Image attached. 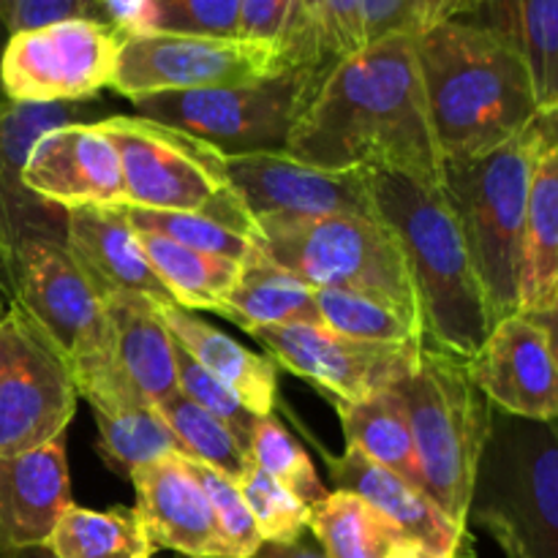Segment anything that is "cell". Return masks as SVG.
<instances>
[{"label":"cell","instance_id":"obj_1","mask_svg":"<svg viewBox=\"0 0 558 558\" xmlns=\"http://www.w3.org/2000/svg\"><path fill=\"white\" fill-rule=\"evenodd\" d=\"M287 156L330 172L392 169L441 185L414 33L379 38L327 71L289 136Z\"/></svg>","mask_w":558,"mask_h":558},{"label":"cell","instance_id":"obj_2","mask_svg":"<svg viewBox=\"0 0 558 558\" xmlns=\"http://www.w3.org/2000/svg\"><path fill=\"white\" fill-rule=\"evenodd\" d=\"M414 49L445 161L485 156L537 120L526 60L501 33L452 20L414 33Z\"/></svg>","mask_w":558,"mask_h":558},{"label":"cell","instance_id":"obj_3","mask_svg":"<svg viewBox=\"0 0 558 558\" xmlns=\"http://www.w3.org/2000/svg\"><path fill=\"white\" fill-rule=\"evenodd\" d=\"M368 185L407 256L425 343L472 360L496 322L445 191L392 169L368 172Z\"/></svg>","mask_w":558,"mask_h":558},{"label":"cell","instance_id":"obj_4","mask_svg":"<svg viewBox=\"0 0 558 558\" xmlns=\"http://www.w3.org/2000/svg\"><path fill=\"white\" fill-rule=\"evenodd\" d=\"M537 153L539 136L532 123L485 156L441 163V191L494 322L521 314L526 202Z\"/></svg>","mask_w":558,"mask_h":558},{"label":"cell","instance_id":"obj_5","mask_svg":"<svg viewBox=\"0 0 558 558\" xmlns=\"http://www.w3.org/2000/svg\"><path fill=\"white\" fill-rule=\"evenodd\" d=\"M466 523L485 529L507 558H558V420L490 407Z\"/></svg>","mask_w":558,"mask_h":558},{"label":"cell","instance_id":"obj_6","mask_svg":"<svg viewBox=\"0 0 558 558\" xmlns=\"http://www.w3.org/2000/svg\"><path fill=\"white\" fill-rule=\"evenodd\" d=\"M0 283L11 294V303L22 305L63 354L76 392L93 412L145 407L120 385L104 303L71 259L65 243L41 240L22 245L5 265Z\"/></svg>","mask_w":558,"mask_h":558},{"label":"cell","instance_id":"obj_7","mask_svg":"<svg viewBox=\"0 0 558 558\" xmlns=\"http://www.w3.org/2000/svg\"><path fill=\"white\" fill-rule=\"evenodd\" d=\"M396 392L407 407L425 496L469 529V501L490 420V401L469 376V360L423 343L417 368Z\"/></svg>","mask_w":558,"mask_h":558},{"label":"cell","instance_id":"obj_8","mask_svg":"<svg viewBox=\"0 0 558 558\" xmlns=\"http://www.w3.org/2000/svg\"><path fill=\"white\" fill-rule=\"evenodd\" d=\"M96 125L118 150L123 205L202 213L256 243L259 227L229 183L216 147L140 114H107Z\"/></svg>","mask_w":558,"mask_h":558},{"label":"cell","instance_id":"obj_9","mask_svg":"<svg viewBox=\"0 0 558 558\" xmlns=\"http://www.w3.org/2000/svg\"><path fill=\"white\" fill-rule=\"evenodd\" d=\"M332 65H292L248 85L150 93L131 98V104L140 118L196 136L221 156L287 153L294 125Z\"/></svg>","mask_w":558,"mask_h":558},{"label":"cell","instance_id":"obj_10","mask_svg":"<svg viewBox=\"0 0 558 558\" xmlns=\"http://www.w3.org/2000/svg\"><path fill=\"white\" fill-rule=\"evenodd\" d=\"M256 227V248L308 287L374 294L423 322L407 256L381 218H262Z\"/></svg>","mask_w":558,"mask_h":558},{"label":"cell","instance_id":"obj_11","mask_svg":"<svg viewBox=\"0 0 558 558\" xmlns=\"http://www.w3.org/2000/svg\"><path fill=\"white\" fill-rule=\"evenodd\" d=\"M63 354L22 305L0 319V456H22L63 439L76 412Z\"/></svg>","mask_w":558,"mask_h":558},{"label":"cell","instance_id":"obj_12","mask_svg":"<svg viewBox=\"0 0 558 558\" xmlns=\"http://www.w3.org/2000/svg\"><path fill=\"white\" fill-rule=\"evenodd\" d=\"M120 41L85 16L11 33L0 52V93L14 104L87 101L112 85Z\"/></svg>","mask_w":558,"mask_h":558},{"label":"cell","instance_id":"obj_13","mask_svg":"<svg viewBox=\"0 0 558 558\" xmlns=\"http://www.w3.org/2000/svg\"><path fill=\"white\" fill-rule=\"evenodd\" d=\"M289 69L270 44L245 38L185 36V33H136L118 49L112 90L136 98L150 93L234 87Z\"/></svg>","mask_w":558,"mask_h":558},{"label":"cell","instance_id":"obj_14","mask_svg":"<svg viewBox=\"0 0 558 558\" xmlns=\"http://www.w3.org/2000/svg\"><path fill=\"white\" fill-rule=\"evenodd\" d=\"M289 374L330 392L332 401L357 403L392 390L417 368L423 343H371L343 338L325 325L248 330Z\"/></svg>","mask_w":558,"mask_h":558},{"label":"cell","instance_id":"obj_15","mask_svg":"<svg viewBox=\"0 0 558 558\" xmlns=\"http://www.w3.org/2000/svg\"><path fill=\"white\" fill-rule=\"evenodd\" d=\"M96 101L14 104L0 96V276L27 243H65V210L25 185L27 156L47 131L69 123H98Z\"/></svg>","mask_w":558,"mask_h":558},{"label":"cell","instance_id":"obj_16","mask_svg":"<svg viewBox=\"0 0 558 558\" xmlns=\"http://www.w3.org/2000/svg\"><path fill=\"white\" fill-rule=\"evenodd\" d=\"M227 178L254 221H314L330 216L379 218L368 172H330L294 161L287 153L223 156Z\"/></svg>","mask_w":558,"mask_h":558},{"label":"cell","instance_id":"obj_17","mask_svg":"<svg viewBox=\"0 0 558 558\" xmlns=\"http://www.w3.org/2000/svg\"><path fill=\"white\" fill-rule=\"evenodd\" d=\"M469 376L499 412L558 420V360L543 327L526 314L496 322L469 360Z\"/></svg>","mask_w":558,"mask_h":558},{"label":"cell","instance_id":"obj_18","mask_svg":"<svg viewBox=\"0 0 558 558\" xmlns=\"http://www.w3.org/2000/svg\"><path fill=\"white\" fill-rule=\"evenodd\" d=\"M22 180L33 194L63 210L125 202L118 150L96 123H69L38 136Z\"/></svg>","mask_w":558,"mask_h":558},{"label":"cell","instance_id":"obj_19","mask_svg":"<svg viewBox=\"0 0 558 558\" xmlns=\"http://www.w3.org/2000/svg\"><path fill=\"white\" fill-rule=\"evenodd\" d=\"M136 518L156 550L189 558H229L216 512L196 480L191 461L167 456L131 474Z\"/></svg>","mask_w":558,"mask_h":558},{"label":"cell","instance_id":"obj_20","mask_svg":"<svg viewBox=\"0 0 558 558\" xmlns=\"http://www.w3.org/2000/svg\"><path fill=\"white\" fill-rule=\"evenodd\" d=\"M336 490L360 496L401 529L409 543H417L439 558H474V537L466 526L445 515L428 496L398 474L376 466L363 452L347 447L343 456H325Z\"/></svg>","mask_w":558,"mask_h":558},{"label":"cell","instance_id":"obj_21","mask_svg":"<svg viewBox=\"0 0 558 558\" xmlns=\"http://www.w3.org/2000/svg\"><path fill=\"white\" fill-rule=\"evenodd\" d=\"M65 248L96 294H140L156 305L174 303L142 251L136 232L114 207H74L65 210Z\"/></svg>","mask_w":558,"mask_h":558},{"label":"cell","instance_id":"obj_22","mask_svg":"<svg viewBox=\"0 0 558 558\" xmlns=\"http://www.w3.org/2000/svg\"><path fill=\"white\" fill-rule=\"evenodd\" d=\"M71 501L63 439L0 456V554L47 545Z\"/></svg>","mask_w":558,"mask_h":558},{"label":"cell","instance_id":"obj_23","mask_svg":"<svg viewBox=\"0 0 558 558\" xmlns=\"http://www.w3.org/2000/svg\"><path fill=\"white\" fill-rule=\"evenodd\" d=\"M104 314L112 332L114 371L129 396L145 407L178 396L174 338L163 327L156 303L140 294H118L104 300Z\"/></svg>","mask_w":558,"mask_h":558},{"label":"cell","instance_id":"obj_24","mask_svg":"<svg viewBox=\"0 0 558 558\" xmlns=\"http://www.w3.org/2000/svg\"><path fill=\"white\" fill-rule=\"evenodd\" d=\"M169 336L221 385H227L245 409L259 417H270L276 409L278 363L265 354H256L234 341L229 332L207 325L194 311L178 303L156 305Z\"/></svg>","mask_w":558,"mask_h":558},{"label":"cell","instance_id":"obj_25","mask_svg":"<svg viewBox=\"0 0 558 558\" xmlns=\"http://www.w3.org/2000/svg\"><path fill=\"white\" fill-rule=\"evenodd\" d=\"M558 289V147L539 142L526 202L521 314L545 311Z\"/></svg>","mask_w":558,"mask_h":558},{"label":"cell","instance_id":"obj_26","mask_svg":"<svg viewBox=\"0 0 558 558\" xmlns=\"http://www.w3.org/2000/svg\"><path fill=\"white\" fill-rule=\"evenodd\" d=\"M218 314L238 322L245 332L256 327L322 325L316 289L272 265L262 251L245 262L240 281L229 289Z\"/></svg>","mask_w":558,"mask_h":558},{"label":"cell","instance_id":"obj_27","mask_svg":"<svg viewBox=\"0 0 558 558\" xmlns=\"http://www.w3.org/2000/svg\"><path fill=\"white\" fill-rule=\"evenodd\" d=\"M338 420H341L347 447L363 452L368 461L423 490L417 452H414L412 430H409L407 407L401 396L392 390H381L376 396L357 403L336 401ZM425 494V490H423Z\"/></svg>","mask_w":558,"mask_h":558},{"label":"cell","instance_id":"obj_28","mask_svg":"<svg viewBox=\"0 0 558 558\" xmlns=\"http://www.w3.org/2000/svg\"><path fill=\"white\" fill-rule=\"evenodd\" d=\"M474 25L501 33L521 49L539 112L558 104V0H494Z\"/></svg>","mask_w":558,"mask_h":558},{"label":"cell","instance_id":"obj_29","mask_svg":"<svg viewBox=\"0 0 558 558\" xmlns=\"http://www.w3.org/2000/svg\"><path fill=\"white\" fill-rule=\"evenodd\" d=\"M136 240H140L150 267L174 298V303L189 311L202 308L218 314L223 298L240 281V272H243L240 262L194 251L189 245L163 238V234L136 232Z\"/></svg>","mask_w":558,"mask_h":558},{"label":"cell","instance_id":"obj_30","mask_svg":"<svg viewBox=\"0 0 558 558\" xmlns=\"http://www.w3.org/2000/svg\"><path fill=\"white\" fill-rule=\"evenodd\" d=\"M308 532L327 558H387L407 537L376 507L347 490H330L311 507Z\"/></svg>","mask_w":558,"mask_h":558},{"label":"cell","instance_id":"obj_31","mask_svg":"<svg viewBox=\"0 0 558 558\" xmlns=\"http://www.w3.org/2000/svg\"><path fill=\"white\" fill-rule=\"evenodd\" d=\"M49 550L58 558H156L134 510H85L71 505L60 515Z\"/></svg>","mask_w":558,"mask_h":558},{"label":"cell","instance_id":"obj_32","mask_svg":"<svg viewBox=\"0 0 558 558\" xmlns=\"http://www.w3.org/2000/svg\"><path fill=\"white\" fill-rule=\"evenodd\" d=\"M322 325L343 338L371 343H425L423 322L398 305L347 289H316Z\"/></svg>","mask_w":558,"mask_h":558},{"label":"cell","instance_id":"obj_33","mask_svg":"<svg viewBox=\"0 0 558 558\" xmlns=\"http://www.w3.org/2000/svg\"><path fill=\"white\" fill-rule=\"evenodd\" d=\"M104 461L114 474L129 477L142 466L180 456V445L156 407H129L120 412H93Z\"/></svg>","mask_w":558,"mask_h":558},{"label":"cell","instance_id":"obj_34","mask_svg":"<svg viewBox=\"0 0 558 558\" xmlns=\"http://www.w3.org/2000/svg\"><path fill=\"white\" fill-rule=\"evenodd\" d=\"M156 409L178 439L180 456L189 461L216 469L229 480H238L254 463L251 452L240 445L238 436L221 420H216L180 392L158 403Z\"/></svg>","mask_w":558,"mask_h":558},{"label":"cell","instance_id":"obj_35","mask_svg":"<svg viewBox=\"0 0 558 558\" xmlns=\"http://www.w3.org/2000/svg\"><path fill=\"white\" fill-rule=\"evenodd\" d=\"M114 210L123 216L134 232H156L163 238L174 240L180 245H189L194 251H205V254L227 256V259L245 262L254 259L259 254L254 240L243 238V234L232 232L223 223L213 221V218L202 216V213H169V210H142V207L120 205Z\"/></svg>","mask_w":558,"mask_h":558},{"label":"cell","instance_id":"obj_36","mask_svg":"<svg viewBox=\"0 0 558 558\" xmlns=\"http://www.w3.org/2000/svg\"><path fill=\"white\" fill-rule=\"evenodd\" d=\"M251 461L270 474L278 485L298 496L303 505L314 507L330 496V488L319 480L308 452L294 441V436L276 417H259L248 439Z\"/></svg>","mask_w":558,"mask_h":558},{"label":"cell","instance_id":"obj_37","mask_svg":"<svg viewBox=\"0 0 558 558\" xmlns=\"http://www.w3.org/2000/svg\"><path fill=\"white\" fill-rule=\"evenodd\" d=\"M234 485H238L240 496H243L245 507H248L251 518H254L262 543L287 545L305 537L311 507L303 505L294 494H289L283 485H278L256 463H251L234 480Z\"/></svg>","mask_w":558,"mask_h":558},{"label":"cell","instance_id":"obj_38","mask_svg":"<svg viewBox=\"0 0 558 558\" xmlns=\"http://www.w3.org/2000/svg\"><path fill=\"white\" fill-rule=\"evenodd\" d=\"M174 365H178V390L180 396H185L189 401H194L196 407L210 412L213 417L221 420L234 436H238L240 445L248 450L251 430H254L259 414H254L251 409H245V403L229 390L227 385L216 379L213 374H207L178 341H174Z\"/></svg>","mask_w":558,"mask_h":558},{"label":"cell","instance_id":"obj_39","mask_svg":"<svg viewBox=\"0 0 558 558\" xmlns=\"http://www.w3.org/2000/svg\"><path fill=\"white\" fill-rule=\"evenodd\" d=\"M196 480H199L202 490H205L207 501H210L213 512H216L218 529H221V537L227 543L229 558H251L256 550L262 548V537L256 532V523L251 518L248 507H245L243 496H240L234 480H229L227 474L216 472L210 466H202V463L191 461Z\"/></svg>","mask_w":558,"mask_h":558},{"label":"cell","instance_id":"obj_40","mask_svg":"<svg viewBox=\"0 0 558 558\" xmlns=\"http://www.w3.org/2000/svg\"><path fill=\"white\" fill-rule=\"evenodd\" d=\"M240 0H150V31L238 38Z\"/></svg>","mask_w":558,"mask_h":558},{"label":"cell","instance_id":"obj_41","mask_svg":"<svg viewBox=\"0 0 558 558\" xmlns=\"http://www.w3.org/2000/svg\"><path fill=\"white\" fill-rule=\"evenodd\" d=\"M330 0H294L281 58L287 65H332L325 52V14Z\"/></svg>","mask_w":558,"mask_h":558},{"label":"cell","instance_id":"obj_42","mask_svg":"<svg viewBox=\"0 0 558 558\" xmlns=\"http://www.w3.org/2000/svg\"><path fill=\"white\" fill-rule=\"evenodd\" d=\"M368 47L363 0H330L325 14V52L332 63Z\"/></svg>","mask_w":558,"mask_h":558},{"label":"cell","instance_id":"obj_43","mask_svg":"<svg viewBox=\"0 0 558 558\" xmlns=\"http://www.w3.org/2000/svg\"><path fill=\"white\" fill-rule=\"evenodd\" d=\"M294 0H240L238 38L270 44L281 52ZM292 69V65H289Z\"/></svg>","mask_w":558,"mask_h":558},{"label":"cell","instance_id":"obj_44","mask_svg":"<svg viewBox=\"0 0 558 558\" xmlns=\"http://www.w3.org/2000/svg\"><path fill=\"white\" fill-rule=\"evenodd\" d=\"M71 16H85L82 0H0V20L9 36Z\"/></svg>","mask_w":558,"mask_h":558},{"label":"cell","instance_id":"obj_45","mask_svg":"<svg viewBox=\"0 0 558 558\" xmlns=\"http://www.w3.org/2000/svg\"><path fill=\"white\" fill-rule=\"evenodd\" d=\"M368 44L398 33H417V0H363Z\"/></svg>","mask_w":558,"mask_h":558},{"label":"cell","instance_id":"obj_46","mask_svg":"<svg viewBox=\"0 0 558 558\" xmlns=\"http://www.w3.org/2000/svg\"><path fill=\"white\" fill-rule=\"evenodd\" d=\"M494 0H417V33L441 22H474Z\"/></svg>","mask_w":558,"mask_h":558},{"label":"cell","instance_id":"obj_47","mask_svg":"<svg viewBox=\"0 0 558 558\" xmlns=\"http://www.w3.org/2000/svg\"><path fill=\"white\" fill-rule=\"evenodd\" d=\"M251 558H327V554L319 548V543H305V537H300L287 545L265 543Z\"/></svg>","mask_w":558,"mask_h":558},{"label":"cell","instance_id":"obj_48","mask_svg":"<svg viewBox=\"0 0 558 558\" xmlns=\"http://www.w3.org/2000/svg\"><path fill=\"white\" fill-rule=\"evenodd\" d=\"M526 316H532V319L543 327L545 336H548V341H550V349H554V354L558 360V289H556V294H554V300H550L548 308L537 311V314H526Z\"/></svg>","mask_w":558,"mask_h":558},{"label":"cell","instance_id":"obj_49","mask_svg":"<svg viewBox=\"0 0 558 558\" xmlns=\"http://www.w3.org/2000/svg\"><path fill=\"white\" fill-rule=\"evenodd\" d=\"M534 129H537L539 142L545 147H558V104L548 112H539L534 120Z\"/></svg>","mask_w":558,"mask_h":558},{"label":"cell","instance_id":"obj_50","mask_svg":"<svg viewBox=\"0 0 558 558\" xmlns=\"http://www.w3.org/2000/svg\"><path fill=\"white\" fill-rule=\"evenodd\" d=\"M387 558H439V556L428 554V550H425V548H420L417 543H409V539H407V543H401V545H398V548L392 550V554L387 556Z\"/></svg>","mask_w":558,"mask_h":558},{"label":"cell","instance_id":"obj_51","mask_svg":"<svg viewBox=\"0 0 558 558\" xmlns=\"http://www.w3.org/2000/svg\"><path fill=\"white\" fill-rule=\"evenodd\" d=\"M0 558H58L49 550V545H36V548H22V550H5Z\"/></svg>","mask_w":558,"mask_h":558},{"label":"cell","instance_id":"obj_52","mask_svg":"<svg viewBox=\"0 0 558 558\" xmlns=\"http://www.w3.org/2000/svg\"><path fill=\"white\" fill-rule=\"evenodd\" d=\"M82 9H85V20L98 22V9H101V0H82Z\"/></svg>","mask_w":558,"mask_h":558},{"label":"cell","instance_id":"obj_53","mask_svg":"<svg viewBox=\"0 0 558 558\" xmlns=\"http://www.w3.org/2000/svg\"><path fill=\"white\" fill-rule=\"evenodd\" d=\"M9 303L11 300H5V289H3V283H0V319H3L5 311H9Z\"/></svg>","mask_w":558,"mask_h":558},{"label":"cell","instance_id":"obj_54","mask_svg":"<svg viewBox=\"0 0 558 558\" xmlns=\"http://www.w3.org/2000/svg\"><path fill=\"white\" fill-rule=\"evenodd\" d=\"M5 41H9V33H5V25H3V20H0V52H3Z\"/></svg>","mask_w":558,"mask_h":558},{"label":"cell","instance_id":"obj_55","mask_svg":"<svg viewBox=\"0 0 558 558\" xmlns=\"http://www.w3.org/2000/svg\"><path fill=\"white\" fill-rule=\"evenodd\" d=\"M172 558H189V556H172Z\"/></svg>","mask_w":558,"mask_h":558},{"label":"cell","instance_id":"obj_56","mask_svg":"<svg viewBox=\"0 0 558 558\" xmlns=\"http://www.w3.org/2000/svg\"><path fill=\"white\" fill-rule=\"evenodd\" d=\"M0 96H3V93H0Z\"/></svg>","mask_w":558,"mask_h":558}]
</instances>
